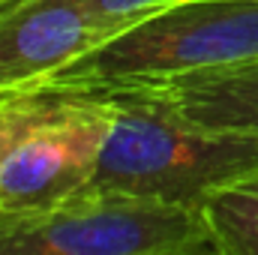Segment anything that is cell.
Returning <instances> with one entry per match:
<instances>
[{"instance_id":"7a4b0ae2","label":"cell","mask_w":258,"mask_h":255,"mask_svg":"<svg viewBox=\"0 0 258 255\" xmlns=\"http://www.w3.org/2000/svg\"><path fill=\"white\" fill-rule=\"evenodd\" d=\"M258 60V0H177L120 27L39 90L117 93Z\"/></svg>"},{"instance_id":"3957f363","label":"cell","mask_w":258,"mask_h":255,"mask_svg":"<svg viewBox=\"0 0 258 255\" xmlns=\"http://www.w3.org/2000/svg\"><path fill=\"white\" fill-rule=\"evenodd\" d=\"M0 255H213V240L198 207L90 183L0 213Z\"/></svg>"},{"instance_id":"ba28073f","label":"cell","mask_w":258,"mask_h":255,"mask_svg":"<svg viewBox=\"0 0 258 255\" xmlns=\"http://www.w3.org/2000/svg\"><path fill=\"white\" fill-rule=\"evenodd\" d=\"M87 12H93L99 21L105 24H114V27H126L129 21L141 18V15H150L168 3H177V0H78Z\"/></svg>"},{"instance_id":"9c48e42d","label":"cell","mask_w":258,"mask_h":255,"mask_svg":"<svg viewBox=\"0 0 258 255\" xmlns=\"http://www.w3.org/2000/svg\"><path fill=\"white\" fill-rule=\"evenodd\" d=\"M42 99V90H27V93H12L0 99V156L9 147V141L18 135V129L27 123V117L36 111Z\"/></svg>"},{"instance_id":"6da1fadb","label":"cell","mask_w":258,"mask_h":255,"mask_svg":"<svg viewBox=\"0 0 258 255\" xmlns=\"http://www.w3.org/2000/svg\"><path fill=\"white\" fill-rule=\"evenodd\" d=\"M111 126L93 183L186 207L258 174V132L186 120L144 90L108 93Z\"/></svg>"},{"instance_id":"277c9868","label":"cell","mask_w":258,"mask_h":255,"mask_svg":"<svg viewBox=\"0 0 258 255\" xmlns=\"http://www.w3.org/2000/svg\"><path fill=\"white\" fill-rule=\"evenodd\" d=\"M111 126L108 93L42 90L0 156V213L36 210L96 180Z\"/></svg>"},{"instance_id":"52a82bcc","label":"cell","mask_w":258,"mask_h":255,"mask_svg":"<svg viewBox=\"0 0 258 255\" xmlns=\"http://www.w3.org/2000/svg\"><path fill=\"white\" fill-rule=\"evenodd\" d=\"M201 213L213 255H258V174L213 192Z\"/></svg>"},{"instance_id":"5b68a950","label":"cell","mask_w":258,"mask_h":255,"mask_svg":"<svg viewBox=\"0 0 258 255\" xmlns=\"http://www.w3.org/2000/svg\"><path fill=\"white\" fill-rule=\"evenodd\" d=\"M117 30L78 0H0V99L39 90Z\"/></svg>"},{"instance_id":"8992f818","label":"cell","mask_w":258,"mask_h":255,"mask_svg":"<svg viewBox=\"0 0 258 255\" xmlns=\"http://www.w3.org/2000/svg\"><path fill=\"white\" fill-rule=\"evenodd\" d=\"M132 90L150 93L153 99L201 126L258 132V60Z\"/></svg>"}]
</instances>
